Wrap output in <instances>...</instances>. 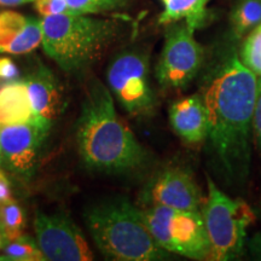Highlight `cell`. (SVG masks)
Returning a JSON list of instances; mask_svg holds the SVG:
<instances>
[{
    "label": "cell",
    "mask_w": 261,
    "mask_h": 261,
    "mask_svg": "<svg viewBox=\"0 0 261 261\" xmlns=\"http://www.w3.org/2000/svg\"><path fill=\"white\" fill-rule=\"evenodd\" d=\"M259 79L231 52L205 70L201 84L210 115L205 143L213 169L225 187L238 192L244 191L250 175Z\"/></svg>",
    "instance_id": "cell-1"
},
{
    "label": "cell",
    "mask_w": 261,
    "mask_h": 261,
    "mask_svg": "<svg viewBox=\"0 0 261 261\" xmlns=\"http://www.w3.org/2000/svg\"><path fill=\"white\" fill-rule=\"evenodd\" d=\"M81 161L104 174H133L145 169L150 155L116 113L112 92L99 79L87 87L76 123Z\"/></svg>",
    "instance_id": "cell-2"
},
{
    "label": "cell",
    "mask_w": 261,
    "mask_h": 261,
    "mask_svg": "<svg viewBox=\"0 0 261 261\" xmlns=\"http://www.w3.org/2000/svg\"><path fill=\"white\" fill-rule=\"evenodd\" d=\"M84 220L97 249L117 261H160L171 253L155 242L142 210L126 198H112L85 211Z\"/></svg>",
    "instance_id": "cell-3"
},
{
    "label": "cell",
    "mask_w": 261,
    "mask_h": 261,
    "mask_svg": "<svg viewBox=\"0 0 261 261\" xmlns=\"http://www.w3.org/2000/svg\"><path fill=\"white\" fill-rule=\"evenodd\" d=\"M41 46L65 73L79 74L103 56L120 34V22L90 15L41 17Z\"/></svg>",
    "instance_id": "cell-4"
},
{
    "label": "cell",
    "mask_w": 261,
    "mask_h": 261,
    "mask_svg": "<svg viewBox=\"0 0 261 261\" xmlns=\"http://www.w3.org/2000/svg\"><path fill=\"white\" fill-rule=\"evenodd\" d=\"M211 244L210 260L230 261L241 257L247 231L255 220L252 208L242 198H232L207 177V195L201 210Z\"/></svg>",
    "instance_id": "cell-5"
},
{
    "label": "cell",
    "mask_w": 261,
    "mask_h": 261,
    "mask_svg": "<svg viewBox=\"0 0 261 261\" xmlns=\"http://www.w3.org/2000/svg\"><path fill=\"white\" fill-rule=\"evenodd\" d=\"M142 213L150 234L168 253L210 260L211 244L201 211L149 205L142 208Z\"/></svg>",
    "instance_id": "cell-6"
},
{
    "label": "cell",
    "mask_w": 261,
    "mask_h": 261,
    "mask_svg": "<svg viewBox=\"0 0 261 261\" xmlns=\"http://www.w3.org/2000/svg\"><path fill=\"white\" fill-rule=\"evenodd\" d=\"M108 89L128 115H154L158 97L150 76V55L143 47H127L116 55L107 70Z\"/></svg>",
    "instance_id": "cell-7"
},
{
    "label": "cell",
    "mask_w": 261,
    "mask_h": 261,
    "mask_svg": "<svg viewBox=\"0 0 261 261\" xmlns=\"http://www.w3.org/2000/svg\"><path fill=\"white\" fill-rule=\"evenodd\" d=\"M168 25L155 76L163 90H184L203 67L204 48L185 22Z\"/></svg>",
    "instance_id": "cell-8"
},
{
    "label": "cell",
    "mask_w": 261,
    "mask_h": 261,
    "mask_svg": "<svg viewBox=\"0 0 261 261\" xmlns=\"http://www.w3.org/2000/svg\"><path fill=\"white\" fill-rule=\"evenodd\" d=\"M35 240L45 260L90 261L93 253L79 226L64 213L35 212Z\"/></svg>",
    "instance_id": "cell-9"
},
{
    "label": "cell",
    "mask_w": 261,
    "mask_h": 261,
    "mask_svg": "<svg viewBox=\"0 0 261 261\" xmlns=\"http://www.w3.org/2000/svg\"><path fill=\"white\" fill-rule=\"evenodd\" d=\"M51 126L34 116L25 123L0 126L3 165L17 177L31 178L38 168Z\"/></svg>",
    "instance_id": "cell-10"
},
{
    "label": "cell",
    "mask_w": 261,
    "mask_h": 261,
    "mask_svg": "<svg viewBox=\"0 0 261 261\" xmlns=\"http://www.w3.org/2000/svg\"><path fill=\"white\" fill-rule=\"evenodd\" d=\"M203 201V194L194 175L179 166H169L156 172L140 196L144 207L163 205L184 211H201Z\"/></svg>",
    "instance_id": "cell-11"
},
{
    "label": "cell",
    "mask_w": 261,
    "mask_h": 261,
    "mask_svg": "<svg viewBox=\"0 0 261 261\" xmlns=\"http://www.w3.org/2000/svg\"><path fill=\"white\" fill-rule=\"evenodd\" d=\"M172 129L182 142L198 145L207 140L210 132V115L201 93L182 97L168 109Z\"/></svg>",
    "instance_id": "cell-12"
},
{
    "label": "cell",
    "mask_w": 261,
    "mask_h": 261,
    "mask_svg": "<svg viewBox=\"0 0 261 261\" xmlns=\"http://www.w3.org/2000/svg\"><path fill=\"white\" fill-rule=\"evenodd\" d=\"M23 83L27 86L34 117L52 123L63 110V90L55 74L38 64L25 75Z\"/></svg>",
    "instance_id": "cell-13"
},
{
    "label": "cell",
    "mask_w": 261,
    "mask_h": 261,
    "mask_svg": "<svg viewBox=\"0 0 261 261\" xmlns=\"http://www.w3.org/2000/svg\"><path fill=\"white\" fill-rule=\"evenodd\" d=\"M40 19L0 10V54L25 55L41 46Z\"/></svg>",
    "instance_id": "cell-14"
},
{
    "label": "cell",
    "mask_w": 261,
    "mask_h": 261,
    "mask_svg": "<svg viewBox=\"0 0 261 261\" xmlns=\"http://www.w3.org/2000/svg\"><path fill=\"white\" fill-rule=\"evenodd\" d=\"M33 116V107L23 80L2 85L0 126L25 123L31 121Z\"/></svg>",
    "instance_id": "cell-15"
},
{
    "label": "cell",
    "mask_w": 261,
    "mask_h": 261,
    "mask_svg": "<svg viewBox=\"0 0 261 261\" xmlns=\"http://www.w3.org/2000/svg\"><path fill=\"white\" fill-rule=\"evenodd\" d=\"M211 0H166L165 9L159 17L160 24L184 21L191 31L203 27L208 18L207 6Z\"/></svg>",
    "instance_id": "cell-16"
},
{
    "label": "cell",
    "mask_w": 261,
    "mask_h": 261,
    "mask_svg": "<svg viewBox=\"0 0 261 261\" xmlns=\"http://www.w3.org/2000/svg\"><path fill=\"white\" fill-rule=\"evenodd\" d=\"M232 35L242 39L261 24V0H237L230 16Z\"/></svg>",
    "instance_id": "cell-17"
},
{
    "label": "cell",
    "mask_w": 261,
    "mask_h": 261,
    "mask_svg": "<svg viewBox=\"0 0 261 261\" xmlns=\"http://www.w3.org/2000/svg\"><path fill=\"white\" fill-rule=\"evenodd\" d=\"M0 260L10 261H41L45 260L37 240L22 233L14 240L6 241L0 252Z\"/></svg>",
    "instance_id": "cell-18"
},
{
    "label": "cell",
    "mask_w": 261,
    "mask_h": 261,
    "mask_svg": "<svg viewBox=\"0 0 261 261\" xmlns=\"http://www.w3.org/2000/svg\"><path fill=\"white\" fill-rule=\"evenodd\" d=\"M0 225L6 241L21 236L25 227V218L22 207L14 198L0 204Z\"/></svg>",
    "instance_id": "cell-19"
},
{
    "label": "cell",
    "mask_w": 261,
    "mask_h": 261,
    "mask_svg": "<svg viewBox=\"0 0 261 261\" xmlns=\"http://www.w3.org/2000/svg\"><path fill=\"white\" fill-rule=\"evenodd\" d=\"M238 56L248 69L261 77V24L246 35Z\"/></svg>",
    "instance_id": "cell-20"
},
{
    "label": "cell",
    "mask_w": 261,
    "mask_h": 261,
    "mask_svg": "<svg viewBox=\"0 0 261 261\" xmlns=\"http://www.w3.org/2000/svg\"><path fill=\"white\" fill-rule=\"evenodd\" d=\"M74 14L98 15L125 9L130 0H65Z\"/></svg>",
    "instance_id": "cell-21"
},
{
    "label": "cell",
    "mask_w": 261,
    "mask_h": 261,
    "mask_svg": "<svg viewBox=\"0 0 261 261\" xmlns=\"http://www.w3.org/2000/svg\"><path fill=\"white\" fill-rule=\"evenodd\" d=\"M35 10L41 17L63 14H74L65 0H33Z\"/></svg>",
    "instance_id": "cell-22"
},
{
    "label": "cell",
    "mask_w": 261,
    "mask_h": 261,
    "mask_svg": "<svg viewBox=\"0 0 261 261\" xmlns=\"http://www.w3.org/2000/svg\"><path fill=\"white\" fill-rule=\"evenodd\" d=\"M21 80V71L11 58L0 57V83L10 84Z\"/></svg>",
    "instance_id": "cell-23"
},
{
    "label": "cell",
    "mask_w": 261,
    "mask_h": 261,
    "mask_svg": "<svg viewBox=\"0 0 261 261\" xmlns=\"http://www.w3.org/2000/svg\"><path fill=\"white\" fill-rule=\"evenodd\" d=\"M259 94H257V102L255 107L253 120V143L259 154L261 162V77L259 79ZM260 213H261V196H260Z\"/></svg>",
    "instance_id": "cell-24"
},
{
    "label": "cell",
    "mask_w": 261,
    "mask_h": 261,
    "mask_svg": "<svg viewBox=\"0 0 261 261\" xmlns=\"http://www.w3.org/2000/svg\"><path fill=\"white\" fill-rule=\"evenodd\" d=\"M10 200H12L11 185L5 173L0 169V204Z\"/></svg>",
    "instance_id": "cell-25"
},
{
    "label": "cell",
    "mask_w": 261,
    "mask_h": 261,
    "mask_svg": "<svg viewBox=\"0 0 261 261\" xmlns=\"http://www.w3.org/2000/svg\"><path fill=\"white\" fill-rule=\"evenodd\" d=\"M33 3V0H0V6H19Z\"/></svg>",
    "instance_id": "cell-26"
},
{
    "label": "cell",
    "mask_w": 261,
    "mask_h": 261,
    "mask_svg": "<svg viewBox=\"0 0 261 261\" xmlns=\"http://www.w3.org/2000/svg\"><path fill=\"white\" fill-rule=\"evenodd\" d=\"M5 243H6V237L4 234V231H3L2 225H0V252H2L3 247H4Z\"/></svg>",
    "instance_id": "cell-27"
},
{
    "label": "cell",
    "mask_w": 261,
    "mask_h": 261,
    "mask_svg": "<svg viewBox=\"0 0 261 261\" xmlns=\"http://www.w3.org/2000/svg\"><path fill=\"white\" fill-rule=\"evenodd\" d=\"M0 165H2V152H0Z\"/></svg>",
    "instance_id": "cell-28"
},
{
    "label": "cell",
    "mask_w": 261,
    "mask_h": 261,
    "mask_svg": "<svg viewBox=\"0 0 261 261\" xmlns=\"http://www.w3.org/2000/svg\"><path fill=\"white\" fill-rule=\"evenodd\" d=\"M161 2H162V3H165V2H166V0H161Z\"/></svg>",
    "instance_id": "cell-29"
}]
</instances>
